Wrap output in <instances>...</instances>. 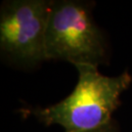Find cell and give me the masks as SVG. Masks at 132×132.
Listing matches in <instances>:
<instances>
[{
    "label": "cell",
    "instance_id": "obj_1",
    "mask_svg": "<svg viewBox=\"0 0 132 132\" xmlns=\"http://www.w3.org/2000/svg\"><path fill=\"white\" fill-rule=\"evenodd\" d=\"M76 68L78 80L71 94L57 104L29 112L44 125L58 124L66 132L101 127L113 120L112 114L120 105V96L132 82L127 71L117 76H106L96 67Z\"/></svg>",
    "mask_w": 132,
    "mask_h": 132
},
{
    "label": "cell",
    "instance_id": "obj_2",
    "mask_svg": "<svg viewBox=\"0 0 132 132\" xmlns=\"http://www.w3.org/2000/svg\"><path fill=\"white\" fill-rule=\"evenodd\" d=\"M45 49L47 60L69 62L75 67L106 64V41L95 24L89 2L52 1Z\"/></svg>",
    "mask_w": 132,
    "mask_h": 132
},
{
    "label": "cell",
    "instance_id": "obj_3",
    "mask_svg": "<svg viewBox=\"0 0 132 132\" xmlns=\"http://www.w3.org/2000/svg\"><path fill=\"white\" fill-rule=\"evenodd\" d=\"M52 1L10 0L0 9L2 55L22 66L46 61L45 39Z\"/></svg>",
    "mask_w": 132,
    "mask_h": 132
},
{
    "label": "cell",
    "instance_id": "obj_4",
    "mask_svg": "<svg viewBox=\"0 0 132 132\" xmlns=\"http://www.w3.org/2000/svg\"><path fill=\"white\" fill-rule=\"evenodd\" d=\"M80 132H119L118 123L116 122V120H111L109 123L105 124L103 126L99 128H96L93 130H87V131H80Z\"/></svg>",
    "mask_w": 132,
    "mask_h": 132
}]
</instances>
